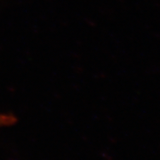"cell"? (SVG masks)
<instances>
[{"instance_id":"obj_1","label":"cell","mask_w":160,"mask_h":160,"mask_svg":"<svg viewBox=\"0 0 160 160\" xmlns=\"http://www.w3.org/2000/svg\"><path fill=\"white\" fill-rule=\"evenodd\" d=\"M16 122V118L13 115L0 113V128L5 126H12Z\"/></svg>"}]
</instances>
